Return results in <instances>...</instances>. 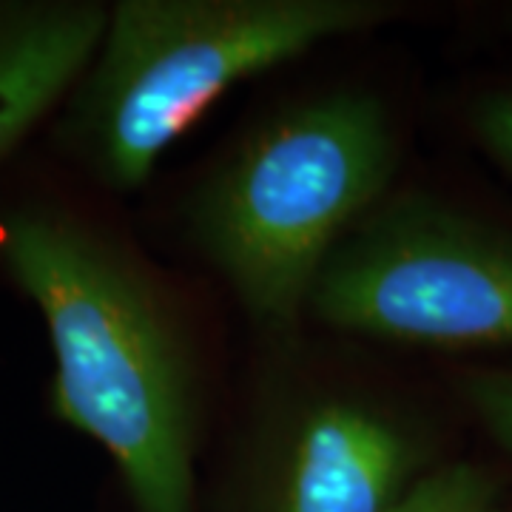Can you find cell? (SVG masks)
I'll list each match as a JSON object with an SVG mask.
<instances>
[{"instance_id": "2", "label": "cell", "mask_w": 512, "mask_h": 512, "mask_svg": "<svg viewBox=\"0 0 512 512\" xmlns=\"http://www.w3.org/2000/svg\"><path fill=\"white\" fill-rule=\"evenodd\" d=\"M396 15L382 0H120L66 100L63 146L131 194L228 89Z\"/></svg>"}, {"instance_id": "7", "label": "cell", "mask_w": 512, "mask_h": 512, "mask_svg": "<svg viewBox=\"0 0 512 512\" xmlns=\"http://www.w3.org/2000/svg\"><path fill=\"white\" fill-rule=\"evenodd\" d=\"M498 487L487 470L458 461L427 470L390 512H490Z\"/></svg>"}, {"instance_id": "1", "label": "cell", "mask_w": 512, "mask_h": 512, "mask_svg": "<svg viewBox=\"0 0 512 512\" xmlns=\"http://www.w3.org/2000/svg\"><path fill=\"white\" fill-rule=\"evenodd\" d=\"M0 265L43 316L60 421L109 453L134 512H197L200 373L146 262L92 222L32 202L0 217Z\"/></svg>"}, {"instance_id": "6", "label": "cell", "mask_w": 512, "mask_h": 512, "mask_svg": "<svg viewBox=\"0 0 512 512\" xmlns=\"http://www.w3.org/2000/svg\"><path fill=\"white\" fill-rule=\"evenodd\" d=\"M106 18L92 0H0V165L69 100Z\"/></svg>"}, {"instance_id": "8", "label": "cell", "mask_w": 512, "mask_h": 512, "mask_svg": "<svg viewBox=\"0 0 512 512\" xmlns=\"http://www.w3.org/2000/svg\"><path fill=\"white\" fill-rule=\"evenodd\" d=\"M458 390L487 436L512 456V367L467 370Z\"/></svg>"}, {"instance_id": "5", "label": "cell", "mask_w": 512, "mask_h": 512, "mask_svg": "<svg viewBox=\"0 0 512 512\" xmlns=\"http://www.w3.org/2000/svg\"><path fill=\"white\" fill-rule=\"evenodd\" d=\"M424 464V441L390 407L311 390L268 424L245 512H390Z\"/></svg>"}, {"instance_id": "9", "label": "cell", "mask_w": 512, "mask_h": 512, "mask_svg": "<svg viewBox=\"0 0 512 512\" xmlns=\"http://www.w3.org/2000/svg\"><path fill=\"white\" fill-rule=\"evenodd\" d=\"M473 134L504 174L512 177V89L484 97L473 109Z\"/></svg>"}, {"instance_id": "3", "label": "cell", "mask_w": 512, "mask_h": 512, "mask_svg": "<svg viewBox=\"0 0 512 512\" xmlns=\"http://www.w3.org/2000/svg\"><path fill=\"white\" fill-rule=\"evenodd\" d=\"M396 165L379 97H311L251 128L202 180L191 239L259 328L293 330L328 256L390 194Z\"/></svg>"}, {"instance_id": "10", "label": "cell", "mask_w": 512, "mask_h": 512, "mask_svg": "<svg viewBox=\"0 0 512 512\" xmlns=\"http://www.w3.org/2000/svg\"><path fill=\"white\" fill-rule=\"evenodd\" d=\"M490 512H510V510H504L501 504H495V507H493V510H490Z\"/></svg>"}, {"instance_id": "4", "label": "cell", "mask_w": 512, "mask_h": 512, "mask_svg": "<svg viewBox=\"0 0 512 512\" xmlns=\"http://www.w3.org/2000/svg\"><path fill=\"white\" fill-rule=\"evenodd\" d=\"M308 313L390 345L512 348V237L427 194H387L322 265Z\"/></svg>"}]
</instances>
